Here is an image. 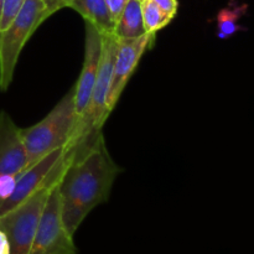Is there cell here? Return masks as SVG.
<instances>
[{"label":"cell","mask_w":254,"mask_h":254,"mask_svg":"<svg viewBox=\"0 0 254 254\" xmlns=\"http://www.w3.org/2000/svg\"><path fill=\"white\" fill-rule=\"evenodd\" d=\"M66 150L67 163L57 188L62 221L67 232L74 237L87 216L108 201L122 170L109 154L102 130Z\"/></svg>","instance_id":"1"},{"label":"cell","mask_w":254,"mask_h":254,"mask_svg":"<svg viewBox=\"0 0 254 254\" xmlns=\"http://www.w3.org/2000/svg\"><path fill=\"white\" fill-rule=\"evenodd\" d=\"M77 119L72 87L44 119L20 129L29 168L54 150L66 148L76 128Z\"/></svg>","instance_id":"2"},{"label":"cell","mask_w":254,"mask_h":254,"mask_svg":"<svg viewBox=\"0 0 254 254\" xmlns=\"http://www.w3.org/2000/svg\"><path fill=\"white\" fill-rule=\"evenodd\" d=\"M42 0H25L7 27L0 32V91L5 92L14 79L17 61L30 37L45 21Z\"/></svg>","instance_id":"3"},{"label":"cell","mask_w":254,"mask_h":254,"mask_svg":"<svg viewBox=\"0 0 254 254\" xmlns=\"http://www.w3.org/2000/svg\"><path fill=\"white\" fill-rule=\"evenodd\" d=\"M117 50H118V39L116 35H103L101 64H99L98 74H97L96 83L92 91L91 99L83 116L77 121L71 140L66 146L67 149L73 148L88 135L102 130V127L108 119L109 113L107 111V99H108L109 88H111L112 72H113Z\"/></svg>","instance_id":"4"},{"label":"cell","mask_w":254,"mask_h":254,"mask_svg":"<svg viewBox=\"0 0 254 254\" xmlns=\"http://www.w3.org/2000/svg\"><path fill=\"white\" fill-rule=\"evenodd\" d=\"M57 183L59 180L46 184L19 206L0 216V230L9 241L10 254L30 253L41 213L52 188Z\"/></svg>","instance_id":"5"},{"label":"cell","mask_w":254,"mask_h":254,"mask_svg":"<svg viewBox=\"0 0 254 254\" xmlns=\"http://www.w3.org/2000/svg\"><path fill=\"white\" fill-rule=\"evenodd\" d=\"M59 183L52 188L40 217L39 226L29 254H76L73 237L62 221Z\"/></svg>","instance_id":"6"},{"label":"cell","mask_w":254,"mask_h":254,"mask_svg":"<svg viewBox=\"0 0 254 254\" xmlns=\"http://www.w3.org/2000/svg\"><path fill=\"white\" fill-rule=\"evenodd\" d=\"M66 163V148L57 149L17 175L11 195L6 200L0 201V216L5 215L24 202L44 185L51 181L60 180Z\"/></svg>","instance_id":"7"},{"label":"cell","mask_w":254,"mask_h":254,"mask_svg":"<svg viewBox=\"0 0 254 254\" xmlns=\"http://www.w3.org/2000/svg\"><path fill=\"white\" fill-rule=\"evenodd\" d=\"M155 37L156 35L146 32L135 39H118V50L114 59L111 88L107 99V111L109 114L116 108L124 88L133 76L143 55L155 42Z\"/></svg>","instance_id":"8"},{"label":"cell","mask_w":254,"mask_h":254,"mask_svg":"<svg viewBox=\"0 0 254 254\" xmlns=\"http://www.w3.org/2000/svg\"><path fill=\"white\" fill-rule=\"evenodd\" d=\"M84 59L81 73L73 86L74 89V109L77 118L83 116L84 111L91 99L92 91L96 83L99 64L102 57V39L103 35L92 24L84 21ZM77 119V121H78Z\"/></svg>","instance_id":"9"},{"label":"cell","mask_w":254,"mask_h":254,"mask_svg":"<svg viewBox=\"0 0 254 254\" xmlns=\"http://www.w3.org/2000/svg\"><path fill=\"white\" fill-rule=\"evenodd\" d=\"M20 129L6 112H0V174L17 176L29 168Z\"/></svg>","instance_id":"10"},{"label":"cell","mask_w":254,"mask_h":254,"mask_svg":"<svg viewBox=\"0 0 254 254\" xmlns=\"http://www.w3.org/2000/svg\"><path fill=\"white\" fill-rule=\"evenodd\" d=\"M68 7L78 12L86 22L93 25L102 35L113 34L116 22L106 0H74Z\"/></svg>","instance_id":"11"},{"label":"cell","mask_w":254,"mask_h":254,"mask_svg":"<svg viewBox=\"0 0 254 254\" xmlns=\"http://www.w3.org/2000/svg\"><path fill=\"white\" fill-rule=\"evenodd\" d=\"M113 34L116 35L117 39L121 40L135 39L146 34L144 29L143 15H141V1L129 0L127 2L121 16L116 21Z\"/></svg>","instance_id":"12"},{"label":"cell","mask_w":254,"mask_h":254,"mask_svg":"<svg viewBox=\"0 0 254 254\" xmlns=\"http://www.w3.org/2000/svg\"><path fill=\"white\" fill-rule=\"evenodd\" d=\"M248 10L247 4H238L237 0H230L228 5L218 11L216 16L217 21V36L220 39H230L243 29L240 24L241 17L245 16Z\"/></svg>","instance_id":"13"},{"label":"cell","mask_w":254,"mask_h":254,"mask_svg":"<svg viewBox=\"0 0 254 254\" xmlns=\"http://www.w3.org/2000/svg\"><path fill=\"white\" fill-rule=\"evenodd\" d=\"M141 15H143L145 31L154 35H156L158 31L168 26L175 17L163 11L153 0H143L141 1Z\"/></svg>","instance_id":"14"},{"label":"cell","mask_w":254,"mask_h":254,"mask_svg":"<svg viewBox=\"0 0 254 254\" xmlns=\"http://www.w3.org/2000/svg\"><path fill=\"white\" fill-rule=\"evenodd\" d=\"M25 0H5L4 2V10H2V17H1V24H0V32L7 27V25L11 22L14 19L15 15L22 6Z\"/></svg>","instance_id":"15"},{"label":"cell","mask_w":254,"mask_h":254,"mask_svg":"<svg viewBox=\"0 0 254 254\" xmlns=\"http://www.w3.org/2000/svg\"><path fill=\"white\" fill-rule=\"evenodd\" d=\"M16 183V176L0 174V201L6 200L12 193Z\"/></svg>","instance_id":"16"},{"label":"cell","mask_w":254,"mask_h":254,"mask_svg":"<svg viewBox=\"0 0 254 254\" xmlns=\"http://www.w3.org/2000/svg\"><path fill=\"white\" fill-rule=\"evenodd\" d=\"M72 1H74V0H42L46 19H49L55 12L60 11L64 7H68Z\"/></svg>","instance_id":"17"},{"label":"cell","mask_w":254,"mask_h":254,"mask_svg":"<svg viewBox=\"0 0 254 254\" xmlns=\"http://www.w3.org/2000/svg\"><path fill=\"white\" fill-rule=\"evenodd\" d=\"M129 0H106V4L107 6H108L109 9V12H111L112 17H113L114 22L118 20V17L121 16L122 11L124 10V7H126L127 2H128Z\"/></svg>","instance_id":"18"},{"label":"cell","mask_w":254,"mask_h":254,"mask_svg":"<svg viewBox=\"0 0 254 254\" xmlns=\"http://www.w3.org/2000/svg\"><path fill=\"white\" fill-rule=\"evenodd\" d=\"M159 7H160L163 11H165L166 14L173 15L176 16L179 10V1L178 0H153Z\"/></svg>","instance_id":"19"},{"label":"cell","mask_w":254,"mask_h":254,"mask_svg":"<svg viewBox=\"0 0 254 254\" xmlns=\"http://www.w3.org/2000/svg\"><path fill=\"white\" fill-rule=\"evenodd\" d=\"M0 254H10L9 241L1 230H0Z\"/></svg>","instance_id":"20"},{"label":"cell","mask_w":254,"mask_h":254,"mask_svg":"<svg viewBox=\"0 0 254 254\" xmlns=\"http://www.w3.org/2000/svg\"><path fill=\"white\" fill-rule=\"evenodd\" d=\"M4 2H5V0H0V24H1L2 10H4Z\"/></svg>","instance_id":"21"},{"label":"cell","mask_w":254,"mask_h":254,"mask_svg":"<svg viewBox=\"0 0 254 254\" xmlns=\"http://www.w3.org/2000/svg\"><path fill=\"white\" fill-rule=\"evenodd\" d=\"M139 1H143V0H139Z\"/></svg>","instance_id":"22"}]
</instances>
